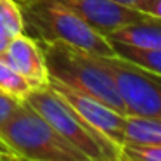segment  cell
<instances>
[{"mask_svg":"<svg viewBox=\"0 0 161 161\" xmlns=\"http://www.w3.org/2000/svg\"><path fill=\"white\" fill-rule=\"evenodd\" d=\"M49 78L81 94L92 95L106 106L126 116L125 104L118 94L114 80L97 54L68 45L64 42H38Z\"/></svg>","mask_w":161,"mask_h":161,"instance_id":"1","label":"cell"},{"mask_svg":"<svg viewBox=\"0 0 161 161\" xmlns=\"http://www.w3.org/2000/svg\"><path fill=\"white\" fill-rule=\"evenodd\" d=\"M25 33L38 42H64L97 56H114L104 35L57 0H19Z\"/></svg>","mask_w":161,"mask_h":161,"instance_id":"2","label":"cell"},{"mask_svg":"<svg viewBox=\"0 0 161 161\" xmlns=\"http://www.w3.org/2000/svg\"><path fill=\"white\" fill-rule=\"evenodd\" d=\"M25 102L43 116L75 149L85 154L88 161H121V147L88 125L49 83L33 88L26 95Z\"/></svg>","mask_w":161,"mask_h":161,"instance_id":"3","label":"cell"},{"mask_svg":"<svg viewBox=\"0 0 161 161\" xmlns=\"http://www.w3.org/2000/svg\"><path fill=\"white\" fill-rule=\"evenodd\" d=\"M4 140L18 159L31 161H88L50 126L28 102L21 101L12 116L0 126Z\"/></svg>","mask_w":161,"mask_h":161,"instance_id":"4","label":"cell"},{"mask_svg":"<svg viewBox=\"0 0 161 161\" xmlns=\"http://www.w3.org/2000/svg\"><path fill=\"white\" fill-rule=\"evenodd\" d=\"M125 104L126 116L161 119V75L151 73L119 56H99Z\"/></svg>","mask_w":161,"mask_h":161,"instance_id":"5","label":"cell"},{"mask_svg":"<svg viewBox=\"0 0 161 161\" xmlns=\"http://www.w3.org/2000/svg\"><path fill=\"white\" fill-rule=\"evenodd\" d=\"M49 85L95 130L104 133L106 137L116 142L119 147L123 144V128H125V114L114 111L113 108L106 106L99 99L92 97V95L81 94L73 88L66 87V85L59 83L56 80L49 78Z\"/></svg>","mask_w":161,"mask_h":161,"instance_id":"6","label":"cell"},{"mask_svg":"<svg viewBox=\"0 0 161 161\" xmlns=\"http://www.w3.org/2000/svg\"><path fill=\"white\" fill-rule=\"evenodd\" d=\"M57 2L66 5L90 28L104 36L144 16V12L116 4L113 0H57Z\"/></svg>","mask_w":161,"mask_h":161,"instance_id":"7","label":"cell"},{"mask_svg":"<svg viewBox=\"0 0 161 161\" xmlns=\"http://www.w3.org/2000/svg\"><path fill=\"white\" fill-rule=\"evenodd\" d=\"M2 57L23 78H26V81L33 88L45 87L49 83V71H47L45 61H43V54L36 40L31 38L30 35L19 33V35L12 36Z\"/></svg>","mask_w":161,"mask_h":161,"instance_id":"8","label":"cell"},{"mask_svg":"<svg viewBox=\"0 0 161 161\" xmlns=\"http://www.w3.org/2000/svg\"><path fill=\"white\" fill-rule=\"evenodd\" d=\"M106 38L140 49H161V18L144 14L140 19L109 33Z\"/></svg>","mask_w":161,"mask_h":161,"instance_id":"9","label":"cell"},{"mask_svg":"<svg viewBox=\"0 0 161 161\" xmlns=\"http://www.w3.org/2000/svg\"><path fill=\"white\" fill-rule=\"evenodd\" d=\"M123 142L161 144V119L144 116H125Z\"/></svg>","mask_w":161,"mask_h":161,"instance_id":"10","label":"cell"},{"mask_svg":"<svg viewBox=\"0 0 161 161\" xmlns=\"http://www.w3.org/2000/svg\"><path fill=\"white\" fill-rule=\"evenodd\" d=\"M111 45L116 56L123 57L151 73L161 75V49H140V47H132L116 42H111Z\"/></svg>","mask_w":161,"mask_h":161,"instance_id":"11","label":"cell"},{"mask_svg":"<svg viewBox=\"0 0 161 161\" xmlns=\"http://www.w3.org/2000/svg\"><path fill=\"white\" fill-rule=\"evenodd\" d=\"M0 90L18 101H25L26 95L33 90L26 78H23L2 56H0Z\"/></svg>","mask_w":161,"mask_h":161,"instance_id":"12","label":"cell"},{"mask_svg":"<svg viewBox=\"0 0 161 161\" xmlns=\"http://www.w3.org/2000/svg\"><path fill=\"white\" fill-rule=\"evenodd\" d=\"M0 33L7 38L25 33L21 7L16 0H0Z\"/></svg>","mask_w":161,"mask_h":161,"instance_id":"13","label":"cell"},{"mask_svg":"<svg viewBox=\"0 0 161 161\" xmlns=\"http://www.w3.org/2000/svg\"><path fill=\"white\" fill-rule=\"evenodd\" d=\"M121 161H161V144H121Z\"/></svg>","mask_w":161,"mask_h":161,"instance_id":"14","label":"cell"},{"mask_svg":"<svg viewBox=\"0 0 161 161\" xmlns=\"http://www.w3.org/2000/svg\"><path fill=\"white\" fill-rule=\"evenodd\" d=\"M21 104V101L7 95L5 92L0 90V126L4 125L9 118L12 116V113L18 109V106Z\"/></svg>","mask_w":161,"mask_h":161,"instance_id":"15","label":"cell"},{"mask_svg":"<svg viewBox=\"0 0 161 161\" xmlns=\"http://www.w3.org/2000/svg\"><path fill=\"white\" fill-rule=\"evenodd\" d=\"M139 11L147 16L161 18V0H140Z\"/></svg>","mask_w":161,"mask_h":161,"instance_id":"16","label":"cell"},{"mask_svg":"<svg viewBox=\"0 0 161 161\" xmlns=\"http://www.w3.org/2000/svg\"><path fill=\"white\" fill-rule=\"evenodd\" d=\"M7 159H14L16 161V159H18V156L12 153V149L4 142V140L0 139V161H7Z\"/></svg>","mask_w":161,"mask_h":161,"instance_id":"17","label":"cell"},{"mask_svg":"<svg viewBox=\"0 0 161 161\" xmlns=\"http://www.w3.org/2000/svg\"><path fill=\"white\" fill-rule=\"evenodd\" d=\"M113 2L126 5V7H132V9H137V11H139V5H140V0H113Z\"/></svg>","mask_w":161,"mask_h":161,"instance_id":"18","label":"cell"},{"mask_svg":"<svg viewBox=\"0 0 161 161\" xmlns=\"http://www.w3.org/2000/svg\"><path fill=\"white\" fill-rule=\"evenodd\" d=\"M9 40H11V38H7L5 35L0 33V56L5 52V49H7V45H9Z\"/></svg>","mask_w":161,"mask_h":161,"instance_id":"19","label":"cell"}]
</instances>
